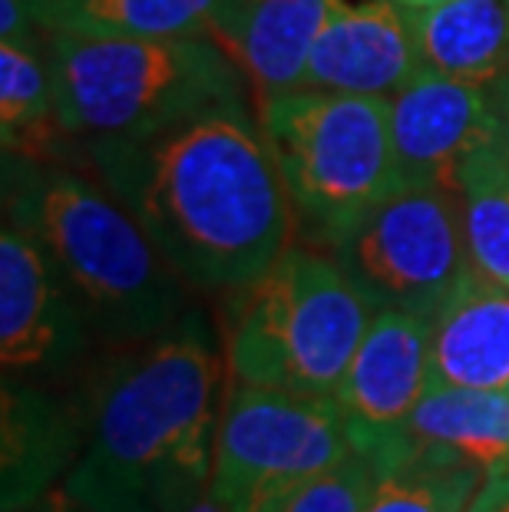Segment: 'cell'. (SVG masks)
<instances>
[{"label":"cell","instance_id":"cell-1","mask_svg":"<svg viewBox=\"0 0 509 512\" xmlns=\"http://www.w3.org/2000/svg\"><path fill=\"white\" fill-rule=\"evenodd\" d=\"M83 152L192 291H242L295 245V209L255 106L93 139Z\"/></svg>","mask_w":509,"mask_h":512},{"label":"cell","instance_id":"cell-2","mask_svg":"<svg viewBox=\"0 0 509 512\" xmlns=\"http://www.w3.org/2000/svg\"><path fill=\"white\" fill-rule=\"evenodd\" d=\"M222 361L196 311L123 347L86 384V440L63 486L93 512H189L209 489Z\"/></svg>","mask_w":509,"mask_h":512},{"label":"cell","instance_id":"cell-3","mask_svg":"<svg viewBox=\"0 0 509 512\" xmlns=\"http://www.w3.org/2000/svg\"><path fill=\"white\" fill-rule=\"evenodd\" d=\"M4 222L47 248L96 341H153L189 311L192 288L96 172L4 156Z\"/></svg>","mask_w":509,"mask_h":512},{"label":"cell","instance_id":"cell-4","mask_svg":"<svg viewBox=\"0 0 509 512\" xmlns=\"http://www.w3.org/2000/svg\"><path fill=\"white\" fill-rule=\"evenodd\" d=\"M47 60L57 116L80 146L149 136L209 110L255 103L248 76L209 34H47Z\"/></svg>","mask_w":509,"mask_h":512},{"label":"cell","instance_id":"cell-5","mask_svg":"<svg viewBox=\"0 0 509 512\" xmlns=\"http://www.w3.org/2000/svg\"><path fill=\"white\" fill-rule=\"evenodd\" d=\"M255 113L305 245L331 252L377 202L400 189L391 110L381 96L291 86L255 96Z\"/></svg>","mask_w":509,"mask_h":512},{"label":"cell","instance_id":"cell-6","mask_svg":"<svg viewBox=\"0 0 509 512\" xmlns=\"http://www.w3.org/2000/svg\"><path fill=\"white\" fill-rule=\"evenodd\" d=\"M225 361L232 380L334 397L374 304L331 252L291 245L262 278L235 291Z\"/></svg>","mask_w":509,"mask_h":512},{"label":"cell","instance_id":"cell-7","mask_svg":"<svg viewBox=\"0 0 509 512\" xmlns=\"http://www.w3.org/2000/svg\"><path fill=\"white\" fill-rule=\"evenodd\" d=\"M354 433L334 397L232 380L222 403L209 493L229 512H268L348 460Z\"/></svg>","mask_w":509,"mask_h":512},{"label":"cell","instance_id":"cell-8","mask_svg":"<svg viewBox=\"0 0 509 512\" xmlns=\"http://www.w3.org/2000/svg\"><path fill=\"white\" fill-rule=\"evenodd\" d=\"M331 255L374 311L400 308L433 318L473 268L460 192L400 185L331 248Z\"/></svg>","mask_w":509,"mask_h":512},{"label":"cell","instance_id":"cell-9","mask_svg":"<svg viewBox=\"0 0 509 512\" xmlns=\"http://www.w3.org/2000/svg\"><path fill=\"white\" fill-rule=\"evenodd\" d=\"M93 328L57 261L17 225L0 232V364L4 377L67 384Z\"/></svg>","mask_w":509,"mask_h":512},{"label":"cell","instance_id":"cell-10","mask_svg":"<svg viewBox=\"0 0 509 512\" xmlns=\"http://www.w3.org/2000/svg\"><path fill=\"white\" fill-rule=\"evenodd\" d=\"M430 380V318L400 308L374 311L334 400L348 413L354 450L381 470L407 466L400 430Z\"/></svg>","mask_w":509,"mask_h":512},{"label":"cell","instance_id":"cell-11","mask_svg":"<svg viewBox=\"0 0 509 512\" xmlns=\"http://www.w3.org/2000/svg\"><path fill=\"white\" fill-rule=\"evenodd\" d=\"M400 185L457 189L467 162L506 129L496 86L417 73L387 100Z\"/></svg>","mask_w":509,"mask_h":512},{"label":"cell","instance_id":"cell-12","mask_svg":"<svg viewBox=\"0 0 509 512\" xmlns=\"http://www.w3.org/2000/svg\"><path fill=\"white\" fill-rule=\"evenodd\" d=\"M424 70L404 10L387 0H341L314 40L301 86L391 100Z\"/></svg>","mask_w":509,"mask_h":512},{"label":"cell","instance_id":"cell-13","mask_svg":"<svg viewBox=\"0 0 509 512\" xmlns=\"http://www.w3.org/2000/svg\"><path fill=\"white\" fill-rule=\"evenodd\" d=\"M4 512H14L73 470L86 440V387L60 390L43 380L4 377Z\"/></svg>","mask_w":509,"mask_h":512},{"label":"cell","instance_id":"cell-14","mask_svg":"<svg viewBox=\"0 0 509 512\" xmlns=\"http://www.w3.org/2000/svg\"><path fill=\"white\" fill-rule=\"evenodd\" d=\"M341 0H219L209 37L242 67L255 96L301 86L321 27Z\"/></svg>","mask_w":509,"mask_h":512},{"label":"cell","instance_id":"cell-15","mask_svg":"<svg viewBox=\"0 0 509 512\" xmlns=\"http://www.w3.org/2000/svg\"><path fill=\"white\" fill-rule=\"evenodd\" d=\"M427 387L509 390V288L476 268L430 318Z\"/></svg>","mask_w":509,"mask_h":512},{"label":"cell","instance_id":"cell-16","mask_svg":"<svg viewBox=\"0 0 509 512\" xmlns=\"http://www.w3.org/2000/svg\"><path fill=\"white\" fill-rule=\"evenodd\" d=\"M414 456L467 463L486 476L509 466V390L427 387L400 430Z\"/></svg>","mask_w":509,"mask_h":512},{"label":"cell","instance_id":"cell-17","mask_svg":"<svg viewBox=\"0 0 509 512\" xmlns=\"http://www.w3.org/2000/svg\"><path fill=\"white\" fill-rule=\"evenodd\" d=\"M407 20L430 70L483 86L509 73V0H447Z\"/></svg>","mask_w":509,"mask_h":512},{"label":"cell","instance_id":"cell-18","mask_svg":"<svg viewBox=\"0 0 509 512\" xmlns=\"http://www.w3.org/2000/svg\"><path fill=\"white\" fill-rule=\"evenodd\" d=\"M0 136L4 156L70 162V133L53 100L47 43H0Z\"/></svg>","mask_w":509,"mask_h":512},{"label":"cell","instance_id":"cell-19","mask_svg":"<svg viewBox=\"0 0 509 512\" xmlns=\"http://www.w3.org/2000/svg\"><path fill=\"white\" fill-rule=\"evenodd\" d=\"M43 34L186 37L209 34L219 0H30Z\"/></svg>","mask_w":509,"mask_h":512},{"label":"cell","instance_id":"cell-20","mask_svg":"<svg viewBox=\"0 0 509 512\" xmlns=\"http://www.w3.org/2000/svg\"><path fill=\"white\" fill-rule=\"evenodd\" d=\"M460 202L473 268L509 288V126L467 162Z\"/></svg>","mask_w":509,"mask_h":512},{"label":"cell","instance_id":"cell-21","mask_svg":"<svg viewBox=\"0 0 509 512\" xmlns=\"http://www.w3.org/2000/svg\"><path fill=\"white\" fill-rule=\"evenodd\" d=\"M483 479L486 473L476 466L414 456L407 466L381 479L364 512H467Z\"/></svg>","mask_w":509,"mask_h":512},{"label":"cell","instance_id":"cell-22","mask_svg":"<svg viewBox=\"0 0 509 512\" xmlns=\"http://www.w3.org/2000/svg\"><path fill=\"white\" fill-rule=\"evenodd\" d=\"M381 470L364 453H351L348 460L308 479L288 499H281L268 512H364L381 486Z\"/></svg>","mask_w":509,"mask_h":512},{"label":"cell","instance_id":"cell-23","mask_svg":"<svg viewBox=\"0 0 509 512\" xmlns=\"http://www.w3.org/2000/svg\"><path fill=\"white\" fill-rule=\"evenodd\" d=\"M467 512H509V466L490 473L473 493Z\"/></svg>","mask_w":509,"mask_h":512},{"label":"cell","instance_id":"cell-24","mask_svg":"<svg viewBox=\"0 0 509 512\" xmlns=\"http://www.w3.org/2000/svg\"><path fill=\"white\" fill-rule=\"evenodd\" d=\"M14 512H93V509L80 503V499L60 483V486H50L47 493H40L37 499H30V503H24Z\"/></svg>","mask_w":509,"mask_h":512},{"label":"cell","instance_id":"cell-25","mask_svg":"<svg viewBox=\"0 0 509 512\" xmlns=\"http://www.w3.org/2000/svg\"><path fill=\"white\" fill-rule=\"evenodd\" d=\"M387 4L400 7L404 14H417V10H430V7H440L447 4V0H387Z\"/></svg>","mask_w":509,"mask_h":512},{"label":"cell","instance_id":"cell-26","mask_svg":"<svg viewBox=\"0 0 509 512\" xmlns=\"http://www.w3.org/2000/svg\"><path fill=\"white\" fill-rule=\"evenodd\" d=\"M189 512H229V506H225L222 499H215V496L209 493V489H205V496H202L199 503L192 506Z\"/></svg>","mask_w":509,"mask_h":512},{"label":"cell","instance_id":"cell-27","mask_svg":"<svg viewBox=\"0 0 509 512\" xmlns=\"http://www.w3.org/2000/svg\"><path fill=\"white\" fill-rule=\"evenodd\" d=\"M496 93H500V103H503V116H506V126H509V73L496 83Z\"/></svg>","mask_w":509,"mask_h":512}]
</instances>
